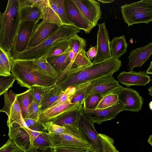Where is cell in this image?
<instances>
[{
    "label": "cell",
    "instance_id": "cell-53",
    "mask_svg": "<svg viewBox=\"0 0 152 152\" xmlns=\"http://www.w3.org/2000/svg\"><path fill=\"white\" fill-rule=\"evenodd\" d=\"M1 12V11H0V12Z\"/></svg>",
    "mask_w": 152,
    "mask_h": 152
},
{
    "label": "cell",
    "instance_id": "cell-38",
    "mask_svg": "<svg viewBox=\"0 0 152 152\" xmlns=\"http://www.w3.org/2000/svg\"><path fill=\"white\" fill-rule=\"evenodd\" d=\"M15 79L11 74L8 76L0 75V96L7 92L12 87Z\"/></svg>",
    "mask_w": 152,
    "mask_h": 152
},
{
    "label": "cell",
    "instance_id": "cell-36",
    "mask_svg": "<svg viewBox=\"0 0 152 152\" xmlns=\"http://www.w3.org/2000/svg\"><path fill=\"white\" fill-rule=\"evenodd\" d=\"M23 129L29 135L30 145L35 138L41 133L47 132L45 124L42 123L39 120L34 125L30 127Z\"/></svg>",
    "mask_w": 152,
    "mask_h": 152
},
{
    "label": "cell",
    "instance_id": "cell-12",
    "mask_svg": "<svg viewBox=\"0 0 152 152\" xmlns=\"http://www.w3.org/2000/svg\"><path fill=\"white\" fill-rule=\"evenodd\" d=\"M36 24L31 21L20 22L14 40L12 50L22 52L27 49L28 45Z\"/></svg>",
    "mask_w": 152,
    "mask_h": 152
},
{
    "label": "cell",
    "instance_id": "cell-16",
    "mask_svg": "<svg viewBox=\"0 0 152 152\" xmlns=\"http://www.w3.org/2000/svg\"><path fill=\"white\" fill-rule=\"evenodd\" d=\"M64 2L69 20L80 30L89 33L94 28L92 23L83 15L72 0H64Z\"/></svg>",
    "mask_w": 152,
    "mask_h": 152
},
{
    "label": "cell",
    "instance_id": "cell-15",
    "mask_svg": "<svg viewBox=\"0 0 152 152\" xmlns=\"http://www.w3.org/2000/svg\"><path fill=\"white\" fill-rule=\"evenodd\" d=\"M31 5L38 7L41 13V19L48 22L63 25L57 13V0H29Z\"/></svg>",
    "mask_w": 152,
    "mask_h": 152
},
{
    "label": "cell",
    "instance_id": "cell-18",
    "mask_svg": "<svg viewBox=\"0 0 152 152\" xmlns=\"http://www.w3.org/2000/svg\"><path fill=\"white\" fill-rule=\"evenodd\" d=\"M78 127L91 145V152H101L98 133L94 128V124L82 113L80 116Z\"/></svg>",
    "mask_w": 152,
    "mask_h": 152
},
{
    "label": "cell",
    "instance_id": "cell-14",
    "mask_svg": "<svg viewBox=\"0 0 152 152\" xmlns=\"http://www.w3.org/2000/svg\"><path fill=\"white\" fill-rule=\"evenodd\" d=\"M83 15L92 24L94 27L102 18L99 3L94 0H72Z\"/></svg>",
    "mask_w": 152,
    "mask_h": 152
},
{
    "label": "cell",
    "instance_id": "cell-24",
    "mask_svg": "<svg viewBox=\"0 0 152 152\" xmlns=\"http://www.w3.org/2000/svg\"><path fill=\"white\" fill-rule=\"evenodd\" d=\"M70 51L58 56L47 58V61L57 73V78L65 70L70 63L71 59L69 56Z\"/></svg>",
    "mask_w": 152,
    "mask_h": 152
},
{
    "label": "cell",
    "instance_id": "cell-26",
    "mask_svg": "<svg viewBox=\"0 0 152 152\" xmlns=\"http://www.w3.org/2000/svg\"><path fill=\"white\" fill-rule=\"evenodd\" d=\"M110 46L111 57L119 59L126 52L128 44L123 35L114 38L110 41Z\"/></svg>",
    "mask_w": 152,
    "mask_h": 152
},
{
    "label": "cell",
    "instance_id": "cell-6",
    "mask_svg": "<svg viewBox=\"0 0 152 152\" xmlns=\"http://www.w3.org/2000/svg\"><path fill=\"white\" fill-rule=\"evenodd\" d=\"M65 132L60 134H50L54 148L59 146L80 148L92 151V147L78 127L65 125Z\"/></svg>",
    "mask_w": 152,
    "mask_h": 152
},
{
    "label": "cell",
    "instance_id": "cell-48",
    "mask_svg": "<svg viewBox=\"0 0 152 152\" xmlns=\"http://www.w3.org/2000/svg\"><path fill=\"white\" fill-rule=\"evenodd\" d=\"M103 4L112 3L115 1V0H97Z\"/></svg>",
    "mask_w": 152,
    "mask_h": 152
},
{
    "label": "cell",
    "instance_id": "cell-52",
    "mask_svg": "<svg viewBox=\"0 0 152 152\" xmlns=\"http://www.w3.org/2000/svg\"><path fill=\"white\" fill-rule=\"evenodd\" d=\"M88 152H91L90 151H89Z\"/></svg>",
    "mask_w": 152,
    "mask_h": 152
},
{
    "label": "cell",
    "instance_id": "cell-25",
    "mask_svg": "<svg viewBox=\"0 0 152 152\" xmlns=\"http://www.w3.org/2000/svg\"><path fill=\"white\" fill-rule=\"evenodd\" d=\"M72 50L69 38L55 42L43 56L46 58L58 56Z\"/></svg>",
    "mask_w": 152,
    "mask_h": 152
},
{
    "label": "cell",
    "instance_id": "cell-3",
    "mask_svg": "<svg viewBox=\"0 0 152 152\" xmlns=\"http://www.w3.org/2000/svg\"><path fill=\"white\" fill-rule=\"evenodd\" d=\"M19 0H8L5 11L0 12V46L12 50L20 23Z\"/></svg>",
    "mask_w": 152,
    "mask_h": 152
},
{
    "label": "cell",
    "instance_id": "cell-37",
    "mask_svg": "<svg viewBox=\"0 0 152 152\" xmlns=\"http://www.w3.org/2000/svg\"><path fill=\"white\" fill-rule=\"evenodd\" d=\"M119 102L117 94H112L104 96L100 101L96 109H102L115 105Z\"/></svg>",
    "mask_w": 152,
    "mask_h": 152
},
{
    "label": "cell",
    "instance_id": "cell-8",
    "mask_svg": "<svg viewBox=\"0 0 152 152\" xmlns=\"http://www.w3.org/2000/svg\"><path fill=\"white\" fill-rule=\"evenodd\" d=\"M123 87L113 75L107 76L91 81L86 87L84 99L94 94H100L104 97L110 94H117Z\"/></svg>",
    "mask_w": 152,
    "mask_h": 152
},
{
    "label": "cell",
    "instance_id": "cell-51",
    "mask_svg": "<svg viewBox=\"0 0 152 152\" xmlns=\"http://www.w3.org/2000/svg\"><path fill=\"white\" fill-rule=\"evenodd\" d=\"M151 102H151V103H150L149 104V107L150 108H150L151 109V110H152L151 108H152V103H151Z\"/></svg>",
    "mask_w": 152,
    "mask_h": 152
},
{
    "label": "cell",
    "instance_id": "cell-45",
    "mask_svg": "<svg viewBox=\"0 0 152 152\" xmlns=\"http://www.w3.org/2000/svg\"><path fill=\"white\" fill-rule=\"evenodd\" d=\"M97 51V45L91 47L86 52V54L88 59L91 61L96 54Z\"/></svg>",
    "mask_w": 152,
    "mask_h": 152
},
{
    "label": "cell",
    "instance_id": "cell-47",
    "mask_svg": "<svg viewBox=\"0 0 152 152\" xmlns=\"http://www.w3.org/2000/svg\"><path fill=\"white\" fill-rule=\"evenodd\" d=\"M147 75L152 74V61L150 63V64L148 69L145 72Z\"/></svg>",
    "mask_w": 152,
    "mask_h": 152
},
{
    "label": "cell",
    "instance_id": "cell-49",
    "mask_svg": "<svg viewBox=\"0 0 152 152\" xmlns=\"http://www.w3.org/2000/svg\"><path fill=\"white\" fill-rule=\"evenodd\" d=\"M11 152H25V151L17 147L16 148Z\"/></svg>",
    "mask_w": 152,
    "mask_h": 152
},
{
    "label": "cell",
    "instance_id": "cell-2",
    "mask_svg": "<svg viewBox=\"0 0 152 152\" xmlns=\"http://www.w3.org/2000/svg\"><path fill=\"white\" fill-rule=\"evenodd\" d=\"M11 72L20 86L28 89L35 85L49 86L57 80L43 71L32 60L14 59Z\"/></svg>",
    "mask_w": 152,
    "mask_h": 152
},
{
    "label": "cell",
    "instance_id": "cell-33",
    "mask_svg": "<svg viewBox=\"0 0 152 152\" xmlns=\"http://www.w3.org/2000/svg\"><path fill=\"white\" fill-rule=\"evenodd\" d=\"M98 137L101 148V152H119L114 145V140L108 135L98 133Z\"/></svg>",
    "mask_w": 152,
    "mask_h": 152
},
{
    "label": "cell",
    "instance_id": "cell-4",
    "mask_svg": "<svg viewBox=\"0 0 152 152\" xmlns=\"http://www.w3.org/2000/svg\"><path fill=\"white\" fill-rule=\"evenodd\" d=\"M80 29L74 25L63 24L55 32L38 45L27 49L22 52L12 50L11 54L14 59L32 60L43 56L52 44L60 39L69 38L80 32Z\"/></svg>",
    "mask_w": 152,
    "mask_h": 152
},
{
    "label": "cell",
    "instance_id": "cell-43",
    "mask_svg": "<svg viewBox=\"0 0 152 152\" xmlns=\"http://www.w3.org/2000/svg\"><path fill=\"white\" fill-rule=\"evenodd\" d=\"M55 152H88L83 149L73 147L59 146L53 148Z\"/></svg>",
    "mask_w": 152,
    "mask_h": 152
},
{
    "label": "cell",
    "instance_id": "cell-1",
    "mask_svg": "<svg viewBox=\"0 0 152 152\" xmlns=\"http://www.w3.org/2000/svg\"><path fill=\"white\" fill-rule=\"evenodd\" d=\"M121 65L120 60L112 57L99 62L92 63L86 66L70 70L64 79L57 85L64 91L69 87L113 75Z\"/></svg>",
    "mask_w": 152,
    "mask_h": 152
},
{
    "label": "cell",
    "instance_id": "cell-20",
    "mask_svg": "<svg viewBox=\"0 0 152 152\" xmlns=\"http://www.w3.org/2000/svg\"><path fill=\"white\" fill-rule=\"evenodd\" d=\"M152 53V42L143 47L137 48L130 52L128 57V66L130 71L135 67H140L147 60Z\"/></svg>",
    "mask_w": 152,
    "mask_h": 152
},
{
    "label": "cell",
    "instance_id": "cell-31",
    "mask_svg": "<svg viewBox=\"0 0 152 152\" xmlns=\"http://www.w3.org/2000/svg\"><path fill=\"white\" fill-rule=\"evenodd\" d=\"M62 91L61 87L56 84L42 100L40 106L41 112L48 108L59 97Z\"/></svg>",
    "mask_w": 152,
    "mask_h": 152
},
{
    "label": "cell",
    "instance_id": "cell-40",
    "mask_svg": "<svg viewBox=\"0 0 152 152\" xmlns=\"http://www.w3.org/2000/svg\"><path fill=\"white\" fill-rule=\"evenodd\" d=\"M41 113L40 106L33 101L28 107L26 118L39 120Z\"/></svg>",
    "mask_w": 152,
    "mask_h": 152
},
{
    "label": "cell",
    "instance_id": "cell-11",
    "mask_svg": "<svg viewBox=\"0 0 152 152\" xmlns=\"http://www.w3.org/2000/svg\"><path fill=\"white\" fill-rule=\"evenodd\" d=\"M97 25L99 28L97 34V51L96 55L92 62L93 64L104 61L111 57L109 37L105 22Z\"/></svg>",
    "mask_w": 152,
    "mask_h": 152
},
{
    "label": "cell",
    "instance_id": "cell-9",
    "mask_svg": "<svg viewBox=\"0 0 152 152\" xmlns=\"http://www.w3.org/2000/svg\"><path fill=\"white\" fill-rule=\"evenodd\" d=\"M16 95L11 90L4 94V106L0 110V112H4L7 115V125L8 127L14 124H17L22 128L23 119Z\"/></svg>",
    "mask_w": 152,
    "mask_h": 152
},
{
    "label": "cell",
    "instance_id": "cell-19",
    "mask_svg": "<svg viewBox=\"0 0 152 152\" xmlns=\"http://www.w3.org/2000/svg\"><path fill=\"white\" fill-rule=\"evenodd\" d=\"M150 77L144 71L138 72L132 70L128 72L123 71L117 76L118 81L125 86H145L151 81Z\"/></svg>",
    "mask_w": 152,
    "mask_h": 152
},
{
    "label": "cell",
    "instance_id": "cell-5",
    "mask_svg": "<svg viewBox=\"0 0 152 152\" xmlns=\"http://www.w3.org/2000/svg\"><path fill=\"white\" fill-rule=\"evenodd\" d=\"M124 22L128 27L134 24L152 21V0H141L121 6Z\"/></svg>",
    "mask_w": 152,
    "mask_h": 152
},
{
    "label": "cell",
    "instance_id": "cell-34",
    "mask_svg": "<svg viewBox=\"0 0 152 152\" xmlns=\"http://www.w3.org/2000/svg\"><path fill=\"white\" fill-rule=\"evenodd\" d=\"M32 60L33 63L43 71L49 75L57 79L58 75L57 73L48 62L46 58L42 56Z\"/></svg>",
    "mask_w": 152,
    "mask_h": 152
},
{
    "label": "cell",
    "instance_id": "cell-23",
    "mask_svg": "<svg viewBox=\"0 0 152 152\" xmlns=\"http://www.w3.org/2000/svg\"><path fill=\"white\" fill-rule=\"evenodd\" d=\"M83 105V103H80L77 107L60 115L52 121L61 126L69 125L78 127Z\"/></svg>",
    "mask_w": 152,
    "mask_h": 152
},
{
    "label": "cell",
    "instance_id": "cell-7",
    "mask_svg": "<svg viewBox=\"0 0 152 152\" xmlns=\"http://www.w3.org/2000/svg\"><path fill=\"white\" fill-rule=\"evenodd\" d=\"M70 46L73 53L70 63L65 70L57 79L56 84L57 85L65 78L68 72L71 70L77 68H82L88 66L92 64L87 57L86 48V40L79 37L77 34L69 38Z\"/></svg>",
    "mask_w": 152,
    "mask_h": 152
},
{
    "label": "cell",
    "instance_id": "cell-46",
    "mask_svg": "<svg viewBox=\"0 0 152 152\" xmlns=\"http://www.w3.org/2000/svg\"><path fill=\"white\" fill-rule=\"evenodd\" d=\"M25 152H55L53 148H49L45 149H35L31 148H27Z\"/></svg>",
    "mask_w": 152,
    "mask_h": 152
},
{
    "label": "cell",
    "instance_id": "cell-32",
    "mask_svg": "<svg viewBox=\"0 0 152 152\" xmlns=\"http://www.w3.org/2000/svg\"><path fill=\"white\" fill-rule=\"evenodd\" d=\"M55 85L56 83L49 86L39 85H35L32 86L30 89L32 95L33 101L40 106L44 98Z\"/></svg>",
    "mask_w": 152,
    "mask_h": 152
},
{
    "label": "cell",
    "instance_id": "cell-44",
    "mask_svg": "<svg viewBox=\"0 0 152 152\" xmlns=\"http://www.w3.org/2000/svg\"><path fill=\"white\" fill-rule=\"evenodd\" d=\"M16 147L13 142L9 138L6 143L0 148V152H11Z\"/></svg>",
    "mask_w": 152,
    "mask_h": 152
},
{
    "label": "cell",
    "instance_id": "cell-28",
    "mask_svg": "<svg viewBox=\"0 0 152 152\" xmlns=\"http://www.w3.org/2000/svg\"><path fill=\"white\" fill-rule=\"evenodd\" d=\"M14 59L11 52L0 46V75L8 76L11 74L10 71Z\"/></svg>",
    "mask_w": 152,
    "mask_h": 152
},
{
    "label": "cell",
    "instance_id": "cell-13",
    "mask_svg": "<svg viewBox=\"0 0 152 152\" xmlns=\"http://www.w3.org/2000/svg\"><path fill=\"white\" fill-rule=\"evenodd\" d=\"M117 95L119 101L124 106V110L138 112L141 110L143 99L137 91L123 87Z\"/></svg>",
    "mask_w": 152,
    "mask_h": 152
},
{
    "label": "cell",
    "instance_id": "cell-17",
    "mask_svg": "<svg viewBox=\"0 0 152 152\" xmlns=\"http://www.w3.org/2000/svg\"><path fill=\"white\" fill-rule=\"evenodd\" d=\"M60 26L45 20L36 25L29 40L27 49L35 46L56 31Z\"/></svg>",
    "mask_w": 152,
    "mask_h": 152
},
{
    "label": "cell",
    "instance_id": "cell-41",
    "mask_svg": "<svg viewBox=\"0 0 152 152\" xmlns=\"http://www.w3.org/2000/svg\"><path fill=\"white\" fill-rule=\"evenodd\" d=\"M47 132L50 134H60L64 133L66 130V128L50 121L45 124Z\"/></svg>",
    "mask_w": 152,
    "mask_h": 152
},
{
    "label": "cell",
    "instance_id": "cell-22",
    "mask_svg": "<svg viewBox=\"0 0 152 152\" xmlns=\"http://www.w3.org/2000/svg\"><path fill=\"white\" fill-rule=\"evenodd\" d=\"M80 104L72 103L68 101L54 108L46 109L41 112L39 121L45 124L46 122L52 121L60 115L77 107Z\"/></svg>",
    "mask_w": 152,
    "mask_h": 152
},
{
    "label": "cell",
    "instance_id": "cell-27",
    "mask_svg": "<svg viewBox=\"0 0 152 152\" xmlns=\"http://www.w3.org/2000/svg\"><path fill=\"white\" fill-rule=\"evenodd\" d=\"M20 22L26 21H34L36 24L41 19V13L38 7L25 5L20 7Z\"/></svg>",
    "mask_w": 152,
    "mask_h": 152
},
{
    "label": "cell",
    "instance_id": "cell-35",
    "mask_svg": "<svg viewBox=\"0 0 152 152\" xmlns=\"http://www.w3.org/2000/svg\"><path fill=\"white\" fill-rule=\"evenodd\" d=\"M104 96L100 94L96 93L91 94L83 100V108L84 109L94 110L100 102Z\"/></svg>",
    "mask_w": 152,
    "mask_h": 152
},
{
    "label": "cell",
    "instance_id": "cell-50",
    "mask_svg": "<svg viewBox=\"0 0 152 152\" xmlns=\"http://www.w3.org/2000/svg\"><path fill=\"white\" fill-rule=\"evenodd\" d=\"M148 91H149V94L151 96H152V86H150L148 89Z\"/></svg>",
    "mask_w": 152,
    "mask_h": 152
},
{
    "label": "cell",
    "instance_id": "cell-21",
    "mask_svg": "<svg viewBox=\"0 0 152 152\" xmlns=\"http://www.w3.org/2000/svg\"><path fill=\"white\" fill-rule=\"evenodd\" d=\"M8 127L9 138L16 147L25 151L30 147L29 135L23 128L17 124H14Z\"/></svg>",
    "mask_w": 152,
    "mask_h": 152
},
{
    "label": "cell",
    "instance_id": "cell-39",
    "mask_svg": "<svg viewBox=\"0 0 152 152\" xmlns=\"http://www.w3.org/2000/svg\"><path fill=\"white\" fill-rule=\"evenodd\" d=\"M57 13L63 24L74 25L68 19L66 12L64 0H57Z\"/></svg>",
    "mask_w": 152,
    "mask_h": 152
},
{
    "label": "cell",
    "instance_id": "cell-10",
    "mask_svg": "<svg viewBox=\"0 0 152 152\" xmlns=\"http://www.w3.org/2000/svg\"><path fill=\"white\" fill-rule=\"evenodd\" d=\"M124 110V105L119 101L113 106L102 109L91 110L83 107L82 113L94 124H101L115 118L118 113Z\"/></svg>",
    "mask_w": 152,
    "mask_h": 152
},
{
    "label": "cell",
    "instance_id": "cell-29",
    "mask_svg": "<svg viewBox=\"0 0 152 152\" xmlns=\"http://www.w3.org/2000/svg\"><path fill=\"white\" fill-rule=\"evenodd\" d=\"M50 148H54L50 134L47 132H43L35 138L29 148L45 149Z\"/></svg>",
    "mask_w": 152,
    "mask_h": 152
},
{
    "label": "cell",
    "instance_id": "cell-42",
    "mask_svg": "<svg viewBox=\"0 0 152 152\" xmlns=\"http://www.w3.org/2000/svg\"><path fill=\"white\" fill-rule=\"evenodd\" d=\"M87 86L76 92L75 93L71 99V103L78 104L83 103L85 97L86 88Z\"/></svg>",
    "mask_w": 152,
    "mask_h": 152
},
{
    "label": "cell",
    "instance_id": "cell-30",
    "mask_svg": "<svg viewBox=\"0 0 152 152\" xmlns=\"http://www.w3.org/2000/svg\"><path fill=\"white\" fill-rule=\"evenodd\" d=\"M17 99L20 107L23 119L26 118L28 107L33 101V98L30 88L25 92L17 94Z\"/></svg>",
    "mask_w": 152,
    "mask_h": 152
}]
</instances>
